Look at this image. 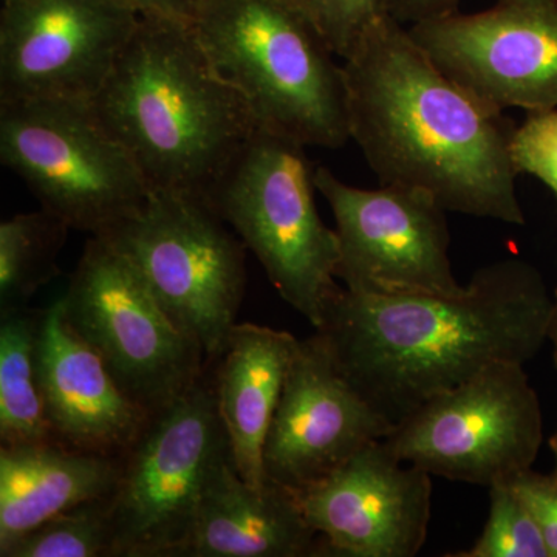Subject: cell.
<instances>
[{
  "label": "cell",
  "instance_id": "1",
  "mask_svg": "<svg viewBox=\"0 0 557 557\" xmlns=\"http://www.w3.org/2000/svg\"><path fill=\"white\" fill-rule=\"evenodd\" d=\"M348 131L381 185L431 194L446 211L525 225L516 124L435 65L383 16L343 62Z\"/></svg>",
  "mask_w": 557,
  "mask_h": 557
},
{
  "label": "cell",
  "instance_id": "2",
  "mask_svg": "<svg viewBox=\"0 0 557 557\" xmlns=\"http://www.w3.org/2000/svg\"><path fill=\"white\" fill-rule=\"evenodd\" d=\"M553 298L536 267L504 259L458 295H358L344 288L324 324L339 368L397 424L502 362L527 364L547 343Z\"/></svg>",
  "mask_w": 557,
  "mask_h": 557
},
{
  "label": "cell",
  "instance_id": "3",
  "mask_svg": "<svg viewBox=\"0 0 557 557\" xmlns=\"http://www.w3.org/2000/svg\"><path fill=\"white\" fill-rule=\"evenodd\" d=\"M89 102L150 190L211 196L259 129L193 25L166 17H139Z\"/></svg>",
  "mask_w": 557,
  "mask_h": 557
},
{
  "label": "cell",
  "instance_id": "4",
  "mask_svg": "<svg viewBox=\"0 0 557 557\" xmlns=\"http://www.w3.org/2000/svg\"><path fill=\"white\" fill-rule=\"evenodd\" d=\"M190 25L259 129L306 148L350 139L343 65L298 11L282 0H207Z\"/></svg>",
  "mask_w": 557,
  "mask_h": 557
},
{
  "label": "cell",
  "instance_id": "5",
  "mask_svg": "<svg viewBox=\"0 0 557 557\" xmlns=\"http://www.w3.org/2000/svg\"><path fill=\"white\" fill-rule=\"evenodd\" d=\"M313 174L306 146L258 129L208 199L281 298L318 330L344 287L338 237L319 215Z\"/></svg>",
  "mask_w": 557,
  "mask_h": 557
},
{
  "label": "cell",
  "instance_id": "6",
  "mask_svg": "<svg viewBox=\"0 0 557 557\" xmlns=\"http://www.w3.org/2000/svg\"><path fill=\"white\" fill-rule=\"evenodd\" d=\"M61 298L69 324L148 416L177 401L207 372L203 348L109 237H90Z\"/></svg>",
  "mask_w": 557,
  "mask_h": 557
},
{
  "label": "cell",
  "instance_id": "7",
  "mask_svg": "<svg viewBox=\"0 0 557 557\" xmlns=\"http://www.w3.org/2000/svg\"><path fill=\"white\" fill-rule=\"evenodd\" d=\"M0 159L40 208L90 236L119 228L152 193L89 101H0Z\"/></svg>",
  "mask_w": 557,
  "mask_h": 557
},
{
  "label": "cell",
  "instance_id": "8",
  "mask_svg": "<svg viewBox=\"0 0 557 557\" xmlns=\"http://www.w3.org/2000/svg\"><path fill=\"white\" fill-rule=\"evenodd\" d=\"M230 457L209 364L121 456L110 494L113 557H182L209 482Z\"/></svg>",
  "mask_w": 557,
  "mask_h": 557
},
{
  "label": "cell",
  "instance_id": "9",
  "mask_svg": "<svg viewBox=\"0 0 557 557\" xmlns=\"http://www.w3.org/2000/svg\"><path fill=\"white\" fill-rule=\"evenodd\" d=\"M208 197L152 190L109 233L171 318L200 344L208 364L237 324L247 284L245 247Z\"/></svg>",
  "mask_w": 557,
  "mask_h": 557
},
{
  "label": "cell",
  "instance_id": "10",
  "mask_svg": "<svg viewBox=\"0 0 557 557\" xmlns=\"http://www.w3.org/2000/svg\"><path fill=\"white\" fill-rule=\"evenodd\" d=\"M525 364L491 366L429 399L399 421L384 443L428 474L493 486L533 467L544 417Z\"/></svg>",
  "mask_w": 557,
  "mask_h": 557
},
{
  "label": "cell",
  "instance_id": "11",
  "mask_svg": "<svg viewBox=\"0 0 557 557\" xmlns=\"http://www.w3.org/2000/svg\"><path fill=\"white\" fill-rule=\"evenodd\" d=\"M314 188L332 208L336 278L358 295L449 296L463 292L449 259L446 209L424 190L358 188L318 166Z\"/></svg>",
  "mask_w": 557,
  "mask_h": 557
},
{
  "label": "cell",
  "instance_id": "12",
  "mask_svg": "<svg viewBox=\"0 0 557 557\" xmlns=\"http://www.w3.org/2000/svg\"><path fill=\"white\" fill-rule=\"evenodd\" d=\"M409 35L461 89L505 112L557 109V0H497L418 22Z\"/></svg>",
  "mask_w": 557,
  "mask_h": 557
},
{
  "label": "cell",
  "instance_id": "13",
  "mask_svg": "<svg viewBox=\"0 0 557 557\" xmlns=\"http://www.w3.org/2000/svg\"><path fill=\"white\" fill-rule=\"evenodd\" d=\"M138 21L126 0H7L0 101H90Z\"/></svg>",
  "mask_w": 557,
  "mask_h": 557
},
{
  "label": "cell",
  "instance_id": "14",
  "mask_svg": "<svg viewBox=\"0 0 557 557\" xmlns=\"http://www.w3.org/2000/svg\"><path fill=\"white\" fill-rule=\"evenodd\" d=\"M392 429L347 379L317 330L299 339L289 364L263 446V471L267 479L299 493L386 438Z\"/></svg>",
  "mask_w": 557,
  "mask_h": 557
},
{
  "label": "cell",
  "instance_id": "15",
  "mask_svg": "<svg viewBox=\"0 0 557 557\" xmlns=\"http://www.w3.org/2000/svg\"><path fill=\"white\" fill-rule=\"evenodd\" d=\"M298 496L325 555L413 557L426 542L432 475L395 456L384 440Z\"/></svg>",
  "mask_w": 557,
  "mask_h": 557
},
{
  "label": "cell",
  "instance_id": "16",
  "mask_svg": "<svg viewBox=\"0 0 557 557\" xmlns=\"http://www.w3.org/2000/svg\"><path fill=\"white\" fill-rule=\"evenodd\" d=\"M38 370L51 438L65 448L121 457L149 421L69 324L62 298L42 309Z\"/></svg>",
  "mask_w": 557,
  "mask_h": 557
},
{
  "label": "cell",
  "instance_id": "17",
  "mask_svg": "<svg viewBox=\"0 0 557 557\" xmlns=\"http://www.w3.org/2000/svg\"><path fill=\"white\" fill-rule=\"evenodd\" d=\"M324 544L304 515L296 491L269 479L245 482L233 457L223 461L201 498L182 557H307Z\"/></svg>",
  "mask_w": 557,
  "mask_h": 557
},
{
  "label": "cell",
  "instance_id": "18",
  "mask_svg": "<svg viewBox=\"0 0 557 557\" xmlns=\"http://www.w3.org/2000/svg\"><path fill=\"white\" fill-rule=\"evenodd\" d=\"M299 339L282 330L237 322L211 362L220 420L240 478L263 486V446Z\"/></svg>",
  "mask_w": 557,
  "mask_h": 557
},
{
  "label": "cell",
  "instance_id": "19",
  "mask_svg": "<svg viewBox=\"0 0 557 557\" xmlns=\"http://www.w3.org/2000/svg\"><path fill=\"white\" fill-rule=\"evenodd\" d=\"M120 467L121 457L57 442L0 448V548L67 509L110 496Z\"/></svg>",
  "mask_w": 557,
  "mask_h": 557
},
{
  "label": "cell",
  "instance_id": "20",
  "mask_svg": "<svg viewBox=\"0 0 557 557\" xmlns=\"http://www.w3.org/2000/svg\"><path fill=\"white\" fill-rule=\"evenodd\" d=\"M42 310L2 311L0 321V448L53 442L40 388L38 339Z\"/></svg>",
  "mask_w": 557,
  "mask_h": 557
},
{
  "label": "cell",
  "instance_id": "21",
  "mask_svg": "<svg viewBox=\"0 0 557 557\" xmlns=\"http://www.w3.org/2000/svg\"><path fill=\"white\" fill-rule=\"evenodd\" d=\"M70 230L42 208L0 223V310L28 307V300L60 274L58 258Z\"/></svg>",
  "mask_w": 557,
  "mask_h": 557
},
{
  "label": "cell",
  "instance_id": "22",
  "mask_svg": "<svg viewBox=\"0 0 557 557\" xmlns=\"http://www.w3.org/2000/svg\"><path fill=\"white\" fill-rule=\"evenodd\" d=\"M2 557H113L110 496L86 502L0 548Z\"/></svg>",
  "mask_w": 557,
  "mask_h": 557
},
{
  "label": "cell",
  "instance_id": "23",
  "mask_svg": "<svg viewBox=\"0 0 557 557\" xmlns=\"http://www.w3.org/2000/svg\"><path fill=\"white\" fill-rule=\"evenodd\" d=\"M490 490V515L483 533L468 552L450 557H549L547 544L525 502L508 482Z\"/></svg>",
  "mask_w": 557,
  "mask_h": 557
},
{
  "label": "cell",
  "instance_id": "24",
  "mask_svg": "<svg viewBox=\"0 0 557 557\" xmlns=\"http://www.w3.org/2000/svg\"><path fill=\"white\" fill-rule=\"evenodd\" d=\"M317 28L333 53L347 60L366 33L386 16L383 0H282Z\"/></svg>",
  "mask_w": 557,
  "mask_h": 557
},
{
  "label": "cell",
  "instance_id": "25",
  "mask_svg": "<svg viewBox=\"0 0 557 557\" xmlns=\"http://www.w3.org/2000/svg\"><path fill=\"white\" fill-rule=\"evenodd\" d=\"M511 157L519 175L541 180L557 199V109L528 113L512 135Z\"/></svg>",
  "mask_w": 557,
  "mask_h": 557
},
{
  "label": "cell",
  "instance_id": "26",
  "mask_svg": "<svg viewBox=\"0 0 557 557\" xmlns=\"http://www.w3.org/2000/svg\"><path fill=\"white\" fill-rule=\"evenodd\" d=\"M508 483L536 519L549 557H557V475L555 472L541 474L530 468L509 479Z\"/></svg>",
  "mask_w": 557,
  "mask_h": 557
},
{
  "label": "cell",
  "instance_id": "27",
  "mask_svg": "<svg viewBox=\"0 0 557 557\" xmlns=\"http://www.w3.org/2000/svg\"><path fill=\"white\" fill-rule=\"evenodd\" d=\"M460 0H383V11L392 21L405 25L445 16L457 9Z\"/></svg>",
  "mask_w": 557,
  "mask_h": 557
},
{
  "label": "cell",
  "instance_id": "28",
  "mask_svg": "<svg viewBox=\"0 0 557 557\" xmlns=\"http://www.w3.org/2000/svg\"><path fill=\"white\" fill-rule=\"evenodd\" d=\"M143 16H159L190 24L207 0H126Z\"/></svg>",
  "mask_w": 557,
  "mask_h": 557
},
{
  "label": "cell",
  "instance_id": "29",
  "mask_svg": "<svg viewBox=\"0 0 557 557\" xmlns=\"http://www.w3.org/2000/svg\"><path fill=\"white\" fill-rule=\"evenodd\" d=\"M547 339L548 343L552 344L553 359H555V364L557 368V289L555 292V296H553V306L552 313H549Z\"/></svg>",
  "mask_w": 557,
  "mask_h": 557
},
{
  "label": "cell",
  "instance_id": "30",
  "mask_svg": "<svg viewBox=\"0 0 557 557\" xmlns=\"http://www.w3.org/2000/svg\"><path fill=\"white\" fill-rule=\"evenodd\" d=\"M549 446H552L553 454H555V474L557 475V432L555 434V437L549 440Z\"/></svg>",
  "mask_w": 557,
  "mask_h": 557
}]
</instances>
